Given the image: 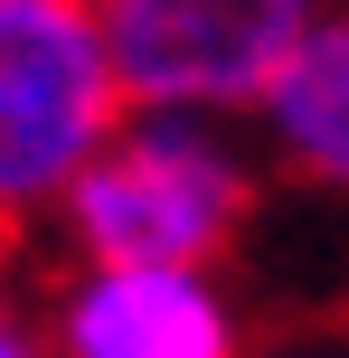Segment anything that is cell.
<instances>
[{"instance_id": "6da1fadb", "label": "cell", "mask_w": 349, "mask_h": 358, "mask_svg": "<svg viewBox=\"0 0 349 358\" xmlns=\"http://www.w3.org/2000/svg\"><path fill=\"white\" fill-rule=\"evenodd\" d=\"M255 170L218 132V113L180 104H132L113 142L76 170L66 189V236L85 264H218L227 236L245 227Z\"/></svg>"}, {"instance_id": "7a4b0ae2", "label": "cell", "mask_w": 349, "mask_h": 358, "mask_svg": "<svg viewBox=\"0 0 349 358\" xmlns=\"http://www.w3.org/2000/svg\"><path fill=\"white\" fill-rule=\"evenodd\" d=\"M123 113L132 94L94 0H0V227L66 208Z\"/></svg>"}, {"instance_id": "3957f363", "label": "cell", "mask_w": 349, "mask_h": 358, "mask_svg": "<svg viewBox=\"0 0 349 358\" xmlns=\"http://www.w3.org/2000/svg\"><path fill=\"white\" fill-rule=\"evenodd\" d=\"M94 10L132 104L245 113L293 66L321 0H94Z\"/></svg>"}, {"instance_id": "277c9868", "label": "cell", "mask_w": 349, "mask_h": 358, "mask_svg": "<svg viewBox=\"0 0 349 358\" xmlns=\"http://www.w3.org/2000/svg\"><path fill=\"white\" fill-rule=\"evenodd\" d=\"M57 358H236L208 264H85L57 302Z\"/></svg>"}, {"instance_id": "5b68a950", "label": "cell", "mask_w": 349, "mask_h": 358, "mask_svg": "<svg viewBox=\"0 0 349 358\" xmlns=\"http://www.w3.org/2000/svg\"><path fill=\"white\" fill-rule=\"evenodd\" d=\"M255 113L293 170H312L321 189H349V19H312V38L293 48V66L274 76Z\"/></svg>"}, {"instance_id": "8992f818", "label": "cell", "mask_w": 349, "mask_h": 358, "mask_svg": "<svg viewBox=\"0 0 349 358\" xmlns=\"http://www.w3.org/2000/svg\"><path fill=\"white\" fill-rule=\"evenodd\" d=\"M0 358H48V349H38V330H29V321H19V311H10V302H0Z\"/></svg>"}]
</instances>
